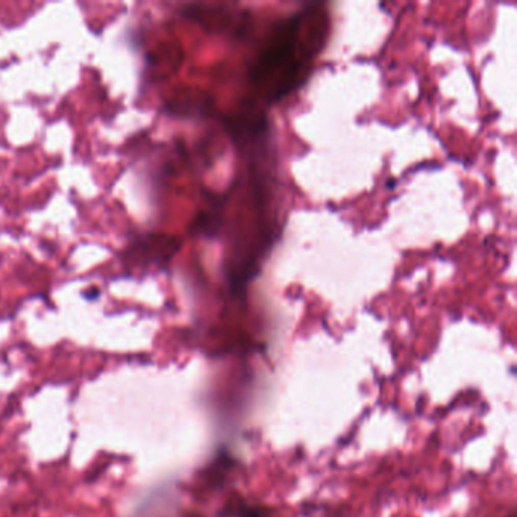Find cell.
Masks as SVG:
<instances>
[{
  "label": "cell",
  "mask_w": 517,
  "mask_h": 517,
  "mask_svg": "<svg viewBox=\"0 0 517 517\" xmlns=\"http://www.w3.org/2000/svg\"><path fill=\"white\" fill-rule=\"evenodd\" d=\"M328 14L322 3L308 5L281 21L250 67V84L269 104L296 90L325 44Z\"/></svg>",
  "instance_id": "cell-1"
},
{
  "label": "cell",
  "mask_w": 517,
  "mask_h": 517,
  "mask_svg": "<svg viewBox=\"0 0 517 517\" xmlns=\"http://www.w3.org/2000/svg\"><path fill=\"white\" fill-rule=\"evenodd\" d=\"M222 202L219 205H213L210 211H203L200 213L193 226H191V230L193 232H197V234H203V235H214L217 230L220 229L222 226Z\"/></svg>",
  "instance_id": "cell-2"
}]
</instances>
